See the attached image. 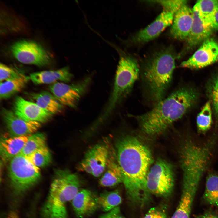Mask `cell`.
<instances>
[{"label": "cell", "instance_id": "obj_5", "mask_svg": "<svg viewBox=\"0 0 218 218\" xmlns=\"http://www.w3.org/2000/svg\"><path fill=\"white\" fill-rule=\"evenodd\" d=\"M140 70L135 58L130 56L121 57L116 71L113 90L100 114L103 119H107L128 95L140 76Z\"/></svg>", "mask_w": 218, "mask_h": 218}, {"label": "cell", "instance_id": "obj_6", "mask_svg": "<svg viewBox=\"0 0 218 218\" xmlns=\"http://www.w3.org/2000/svg\"><path fill=\"white\" fill-rule=\"evenodd\" d=\"M8 172L11 183L17 192H23L33 186L40 179V168L28 157L21 154L9 161Z\"/></svg>", "mask_w": 218, "mask_h": 218}, {"label": "cell", "instance_id": "obj_23", "mask_svg": "<svg viewBox=\"0 0 218 218\" xmlns=\"http://www.w3.org/2000/svg\"><path fill=\"white\" fill-rule=\"evenodd\" d=\"M29 80V76L21 73L13 78L0 82V99H8L21 91Z\"/></svg>", "mask_w": 218, "mask_h": 218}, {"label": "cell", "instance_id": "obj_17", "mask_svg": "<svg viewBox=\"0 0 218 218\" xmlns=\"http://www.w3.org/2000/svg\"><path fill=\"white\" fill-rule=\"evenodd\" d=\"M96 198L88 190L79 191L71 200L73 209L77 216L83 218L94 213L98 207Z\"/></svg>", "mask_w": 218, "mask_h": 218}, {"label": "cell", "instance_id": "obj_31", "mask_svg": "<svg viewBox=\"0 0 218 218\" xmlns=\"http://www.w3.org/2000/svg\"><path fill=\"white\" fill-rule=\"evenodd\" d=\"M153 2L161 5L164 10L175 12L183 5L186 4V0H154L151 1Z\"/></svg>", "mask_w": 218, "mask_h": 218}, {"label": "cell", "instance_id": "obj_4", "mask_svg": "<svg viewBox=\"0 0 218 218\" xmlns=\"http://www.w3.org/2000/svg\"><path fill=\"white\" fill-rule=\"evenodd\" d=\"M80 184L75 174L67 170H57L42 208L44 217L68 218L67 203L72 200L78 192Z\"/></svg>", "mask_w": 218, "mask_h": 218}, {"label": "cell", "instance_id": "obj_37", "mask_svg": "<svg viewBox=\"0 0 218 218\" xmlns=\"http://www.w3.org/2000/svg\"><path fill=\"white\" fill-rule=\"evenodd\" d=\"M216 21L217 25L218 27V12L216 15Z\"/></svg>", "mask_w": 218, "mask_h": 218}, {"label": "cell", "instance_id": "obj_7", "mask_svg": "<svg viewBox=\"0 0 218 218\" xmlns=\"http://www.w3.org/2000/svg\"><path fill=\"white\" fill-rule=\"evenodd\" d=\"M172 165L165 160L158 159L150 169L146 180V187L150 193L166 197L171 193L174 183Z\"/></svg>", "mask_w": 218, "mask_h": 218}, {"label": "cell", "instance_id": "obj_3", "mask_svg": "<svg viewBox=\"0 0 218 218\" xmlns=\"http://www.w3.org/2000/svg\"><path fill=\"white\" fill-rule=\"evenodd\" d=\"M175 58L172 47H169L153 54L140 68L145 96L153 106L165 98L172 81Z\"/></svg>", "mask_w": 218, "mask_h": 218}, {"label": "cell", "instance_id": "obj_33", "mask_svg": "<svg viewBox=\"0 0 218 218\" xmlns=\"http://www.w3.org/2000/svg\"><path fill=\"white\" fill-rule=\"evenodd\" d=\"M99 218H125L121 214L119 207H117L101 215Z\"/></svg>", "mask_w": 218, "mask_h": 218}, {"label": "cell", "instance_id": "obj_11", "mask_svg": "<svg viewBox=\"0 0 218 218\" xmlns=\"http://www.w3.org/2000/svg\"><path fill=\"white\" fill-rule=\"evenodd\" d=\"M217 61L218 43L213 39L208 38L190 58L182 62L180 66L191 69H197Z\"/></svg>", "mask_w": 218, "mask_h": 218}, {"label": "cell", "instance_id": "obj_36", "mask_svg": "<svg viewBox=\"0 0 218 218\" xmlns=\"http://www.w3.org/2000/svg\"><path fill=\"white\" fill-rule=\"evenodd\" d=\"M8 218H18L17 215L14 213H10Z\"/></svg>", "mask_w": 218, "mask_h": 218}, {"label": "cell", "instance_id": "obj_30", "mask_svg": "<svg viewBox=\"0 0 218 218\" xmlns=\"http://www.w3.org/2000/svg\"><path fill=\"white\" fill-rule=\"evenodd\" d=\"M207 92L209 101L216 119L218 121V75L213 78L208 84Z\"/></svg>", "mask_w": 218, "mask_h": 218}, {"label": "cell", "instance_id": "obj_26", "mask_svg": "<svg viewBox=\"0 0 218 218\" xmlns=\"http://www.w3.org/2000/svg\"><path fill=\"white\" fill-rule=\"evenodd\" d=\"M98 207L105 212H108L117 207L121 203V196L117 190L106 191L96 198Z\"/></svg>", "mask_w": 218, "mask_h": 218}, {"label": "cell", "instance_id": "obj_18", "mask_svg": "<svg viewBox=\"0 0 218 218\" xmlns=\"http://www.w3.org/2000/svg\"><path fill=\"white\" fill-rule=\"evenodd\" d=\"M68 66L56 70L44 71L34 72L29 76L30 80L35 84L40 85L53 84L57 81L70 82L73 78Z\"/></svg>", "mask_w": 218, "mask_h": 218}, {"label": "cell", "instance_id": "obj_1", "mask_svg": "<svg viewBox=\"0 0 218 218\" xmlns=\"http://www.w3.org/2000/svg\"><path fill=\"white\" fill-rule=\"evenodd\" d=\"M115 147L127 194L133 203L142 206L150 197L146 180L153 162L152 153L147 146L132 135L119 138Z\"/></svg>", "mask_w": 218, "mask_h": 218}, {"label": "cell", "instance_id": "obj_32", "mask_svg": "<svg viewBox=\"0 0 218 218\" xmlns=\"http://www.w3.org/2000/svg\"><path fill=\"white\" fill-rule=\"evenodd\" d=\"M21 73L12 67L3 63H0V82L13 78L18 76Z\"/></svg>", "mask_w": 218, "mask_h": 218}, {"label": "cell", "instance_id": "obj_21", "mask_svg": "<svg viewBox=\"0 0 218 218\" xmlns=\"http://www.w3.org/2000/svg\"><path fill=\"white\" fill-rule=\"evenodd\" d=\"M192 9L193 22L190 32L186 40L188 46L191 47L195 46L208 39L213 31L204 25L195 5Z\"/></svg>", "mask_w": 218, "mask_h": 218}, {"label": "cell", "instance_id": "obj_35", "mask_svg": "<svg viewBox=\"0 0 218 218\" xmlns=\"http://www.w3.org/2000/svg\"><path fill=\"white\" fill-rule=\"evenodd\" d=\"M195 218H218V216L213 212L209 211L197 216Z\"/></svg>", "mask_w": 218, "mask_h": 218}, {"label": "cell", "instance_id": "obj_27", "mask_svg": "<svg viewBox=\"0 0 218 218\" xmlns=\"http://www.w3.org/2000/svg\"><path fill=\"white\" fill-rule=\"evenodd\" d=\"M45 135L41 133L30 135L25 143L21 154L27 157L44 146H46Z\"/></svg>", "mask_w": 218, "mask_h": 218}, {"label": "cell", "instance_id": "obj_13", "mask_svg": "<svg viewBox=\"0 0 218 218\" xmlns=\"http://www.w3.org/2000/svg\"><path fill=\"white\" fill-rule=\"evenodd\" d=\"M2 114L9 136L11 137L31 135L41 126V123L25 120L17 115L13 111L4 108L2 110Z\"/></svg>", "mask_w": 218, "mask_h": 218}, {"label": "cell", "instance_id": "obj_10", "mask_svg": "<svg viewBox=\"0 0 218 218\" xmlns=\"http://www.w3.org/2000/svg\"><path fill=\"white\" fill-rule=\"evenodd\" d=\"M91 81V78L88 77L71 84L57 82L50 85L49 88L63 106L75 108L81 97L87 92Z\"/></svg>", "mask_w": 218, "mask_h": 218}, {"label": "cell", "instance_id": "obj_24", "mask_svg": "<svg viewBox=\"0 0 218 218\" xmlns=\"http://www.w3.org/2000/svg\"><path fill=\"white\" fill-rule=\"evenodd\" d=\"M31 97L35 103L52 114L59 113L63 110V106L51 92L44 91L33 93Z\"/></svg>", "mask_w": 218, "mask_h": 218}, {"label": "cell", "instance_id": "obj_8", "mask_svg": "<svg viewBox=\"0 0 218 218\" xmlns=\"http://www.w3.org/2000/svg\"><path fill=\"white\" fill-rule=\"evenodd\" d=\"M15 58L22 63L39 67L48 65L51 58L45 49L33 41L22 40L15 42L11 47Z\"/></svg>", "mask_w": 218, "mask_h": 218}, {"label": "cell", "instance_id": "obj_15", "mask_svg": "<svg viewBox=\"0 0 218 218\" xmlns=\"http://www.w3.org/2000/svg\"><path fill=\"white\" fill-rule=\"evenodd\" d=\"M193 20V9L186 4L182 5L175 13L170 30L173 38L186 40L190 32Z\"/></svg>", "mask_w": 218, "mask_h": 218}, {"label": "cell", "instance_id": "obj_20", "mask_svg": "<svg viewBox=\"0 0 218 218\" xmlns=\"http://www.w3.org/2000/svg\"><path fill=\"white\" fill-rule=\"evenodd\" d=\"M30 135L15 137L2 136L0 144V156L2 161H9L20 154Z\"/></svg>", "mask_w": 218, "mask_h": 218}, {"label": "cell", "instance_id": "obj_16", "mask_svg": "<svg viewBox=\"0 0 218 218\" xmlns=\"http://www.w3.org/2000/svg\"><path fill=\"white\" fill-rule=\"evenodd\" d=\"M199 183L183 181L182 195L171 218H190L193 202Z\"/></svg>", "mask_w": 218, "mask_h": 218}, {"label": "cell", "instance_id": "obj_19", "mask_svg": "<svg viewBox=\"0 0 218 218\" xmlns=\"http://www.w3.org/2000/svg\"><path fill=\"white\" fill-rule=\"evenodd\" d=\"M105 170V172L99 181L101 186L112 187L122 183V173L117 161L115 150L111 146Z\"/></svg>", "mask_w": 218, "mask_h": 218}, {"label": "cell", "instance_id": "obj_34", "mask_svg": "<svg viewBox=\"0 0 218 218\" xmlns=\"http://www.w3.org/2000/svg\"><path fill=\"white\" fill-rule=\"evenodd\" d=\"M144 218H166L165 214L155 208L151 209Z\"/></svg>", "mask_w": 218, "mask_h": 218}, {"label": "cell", "instance_id": "obj_9", "mask_svg": "<svg viewBox=\"0 0 218 218\" xmlns=\"http://www.w3.org/2000/svg\"><path fill=\"white\" fill-rule=\"evenodd\" d=\"M111 146L107 140L106 142L98 143L90 148L78 165L77 170L95 177L101 176L106 169Z\"/></svg>", "mask_w": 218, "mask_h": 218}, {"label": "cell", "instance_id": "obj_12", "mask_svg": "<svg viewBox=\"0 0 218 218\" xmlns=\"http://www.w3.org/2000/svg\"><path fill=\"white\" fill-rule=\"evenodd\" d=\"M174 14V12L163 10L152 23L135 35L131 41L134 44H144L156 38L172 24Z\"/></svg>", "mask_w": 218, "mask_h": 218}, {"label": "cell", "instance_id": "obj_28", "mask_svg": "<svg viewBox=\"0 0 218 218\" xmlns=\"http://www.w3.org/2000/svg\"><path fill=\"white\" fill-rule=\"evenodd\" d=\"M211 104L209 101L207 102L199 114L197 118V122L199 130L205 132L210 128L212 122Z\"/></svg>", "mask_w": 218, "mask_h": 218}, {"label": "cell", "instance_id": "obj_29", "mask_svg": "<svg viewBox=\"0 0 218 218\" xmlns=\"http://www.w3.org/2000/svg\"><path fill=\"white\" fill-rule=\"evenodd\" d=\"M28 157L35 166L39 168L48 165L51 160V153L46 146L36 150Z\"/></svg>", "mask_w": 218, "mask_h": 218}, {"label": "cell", "instance_id": "obj_22", "mask_svg": "<svg viewBox=\"0 0 218 218\" xmlns=\"http://www.w3.org/2000/svg\"><path fill=\"white\" fill-rule=\"evenodd\" d=\"M195 5L204 25L213 31L218 29L216 21V15L218 12V0H199Z\"/></svg>", "mask_w": 218, "mask_h": 218}, {"label": "cell", "instance_id": "obj_14", "mask_svg": "<svg viewBox=\"0 0 218 218\" xmlns=\"http://www.w3.org/2000/svg\"><path fill=\"white\" fill-rule=\"evenodd\" d=\"M13 111L18 116L25 120L41 123L48 121L53 115L35 103L28 101L20 96L16 97Z\"/></svg>", "mask_w": 218, "mask_h": 218}, {"label": "cell", "instance_id": "obj_2", "mask_svg": "<svg viewBox=\"0 0 218 218\" xmlns=\"http://www.w3.org/2000/svg\"><path fill=\"white\" fill-rule=\"evenodd\" d=\"M198 94L189 87L176 90L142 114L131 115L137 121L141 131L148 137L162 133L181 118L196 103Z\"/></svg>", "mask_w": 218, "mask_h": 218}, {"label": "cell", "instance_id": "obj_25", "mask_svg": "<svg viewBox=\"0 0 218 218\" xmlns=\"http://www.w3.org/2000/svg\"><path fill=\"white\" fill-rule=\"evenodd\" d=\"M203 198L206 203L218 207V174L212 173L207 176Z\"/></svg>", "mask_w": 218, "mask_h": 218}]
</instances>
